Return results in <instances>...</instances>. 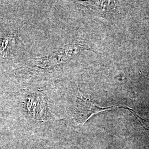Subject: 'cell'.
Here are the masks:
<instances>
[{"label": "cell", "instance_id": "cell-1", "mask_svg": "<svg viewBox=\"0 0 149 149\" xmlns=\"http://www.w3.org/2000/svg\"><path fill=\"white\" fill-rule=\"evenodd\" d=\"M127 109L132 111L139 118L136 113L130 108H127L124 107H102L99 106L90 99L84 96L79 90V95L77 96L74 108V119L78 124L84 125L92 116L100 112H104L116 109Z\"/></svg>", "mask_w": 149, "mask_h": 149}, {"label": "cell", "instance_id": "cell-2", "mask_svg": "<svg viewBox=\"0 0 149 149\" xmlns=\"http://www.w3.org/2000/svg\"><path fill=\"white\" fill-rule=\"evenodd\" d=\"M86 49L87 46L85 45L78 43L70 44L49 56L37 59L36 64L42 68L51 67L65 63L80 51Z\"/></svg>", "mask_w": 149, "mask_h": 149}, {"label": "cell", "instance_id": "cell-3", "mask_svg": "<svg viewBox=\"0 0 149 149\" xmlns=\"http://www.w3.org/2000/svg\"><path fill=\"white\" fill-rule=\"evenodd\" d=\"M77 2L88 8L94 13L103 17L114 15L117 12V1H77Z\"/></svg>", "mask_w": 149, "mask_h": 149}, {"label": "cell", "instance_id": "cell-4", "mask_svg": "<svg viewBox=\"0 0 149 149\" xmlns=\"http://www.w3.org/2000/svg\"><path fill=\"white\" fill-rule=\"evenodd\" d=\"M27 107L34 119H43L47 115V101L42 94L33 93L27 98Z\"/></svg>", "mask_w": 149, "mask_h": 149}, {"label": "cell", "instance_id": "cell-5", "mask_svg": "<svg viewBox=\"0 0 149 149\" xmlns=\"http://www.w3.org/2000/svg\"><path fill=\"white\" fill-rule=\"evenodd\" d=\"M15 44V38L12 37H6L3 39L2 44L1 48V54L2 56H5L7 54L8 50L11 49Z\"/></svg>", "mask_w": 149, "mask_h": 149}]
</instances>
